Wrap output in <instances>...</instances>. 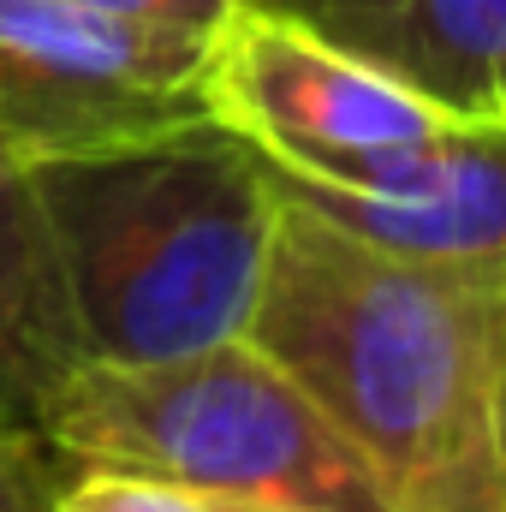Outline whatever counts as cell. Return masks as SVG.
<instances>
[{
  "mask_svg": "<svg viewBox=\"0 0 506 512\" xmlns=\"http://www.w3.org/2000/svg\"><path fill=\"white\" fill-rule=\"evenodd\" d=\"M96 18H126V24H155V30H179V36H221L239 12V0H60Z\"/></svg>",
  "mask_w": 506,
  "mask_h": 512,
  "instance_id": "obj_10",
  "label": "cell"
},
{
  "mask_svg": "<svg viewBox=\"0 0 506 512\" xmlns=\"http://www.w3.org/2000/svg\"><path fill=\"white\" fill-rule=\"evenodd\" d=\"M36 453H42V441L36 435H24L18 447H12V465H6V477H0V512H42L48 507V495H42V477H36Z\"/></svg>",
  "mask_w": 506,
  "mask_h": 512,
  "instance_id": "obj_11",
  "label": "cell"
},
{
  "mask_svg": "<svg viewBox=\"0 0 506 512\" xmlns=\"http://www.w3.org/2000/svg\"><path fill=\"white\" fill-rule=\"evenodd\" d=\"M84 358L155 364L245 340L280 191L215 114L24 167Z\"/></svg>",
  "mask_w": 506,
  "mask_h": 512,
  "instance_id": "obj_2",
  "label": "cell"
},
{
  "mask_svg": "<svg viewBox=\"0 0 506 512\" xmlns=\"http://www.w3.org/2000/svg\"><path fill=\"white\" fill-rule=\"evenodd\" d=\"M78 358L42 209L24 167L0 161V435H36L48 393Z\"/></svg>",
  "mask_w": 506,
  "mask_h": 512,
  "instance_id": "obj_8",
  "label": "cell"
},
{
  "mask_svg": "<svg viewBox=\"0 0 506 512\" xmlns=\"http://www.w3.org/2000/svg\"><path fill=\"white\" fill-rule=\"evenodd\" d=\"M215 42L60 0H0V161L30 167L209 114Z\"/></svg>",
  "mask_w": 506,
  "mask_h": 512,
  "instance_id": "obj_4",
  "label": "cell"
},
{
  "mask_svg": "<svg viewBox=\"0 0 506 512\" xmlns=\"http://www.w3.org/2000/svg\"><path fill=\"white\" fill-rule=\"evenodd\" d=\"M495 501L506 512V316H501V352H495Z\"/></svg>",
  "mask_w": 506,
  "mask_h": 512,
  "instance_id": "obj_12",
  "label": "cell"
},
{
  "mask_svg": "<svg viewBox=\"0 0 506 512\" xmlns=\"http://www.w3.org/2000/svg\"><path fill=\"white\" fill-rule=\"evenodd\" d=\"M203 96L209 114L286 179H334L370 149L459 120L316 30L256 6H239L221 30Z\"/></svg>",
  "mask_w": 506,
  "mask_h": 512,
  "instance_id": "obj_5",
  "label": "cell"
},
{
  "mask_svg": "<svg viewBox=\"0 0 506 512\" xmlns=\"http://www.w3.org/2000/svg\"><path fill=\"white\" fill-rule=\"evenodd\" d=\"M501 316L506 274L387 256L280 191L245 340L358 447L387 512H501Z\"/></svg>",
  "mask_w": 506,
  "mask_h": 512,
  "instance_id": "obj_1",
  "label": "cell"
},
{
  "mask_svg": "<svg viewBox=\"0 0 506 512\" xmlns=\"http://www.w3.org/2000/svg\"><path fill=\"white\" fill-rule=\"evenodd\" d=\"M274 185L286 197H298L310 215H322L328 227H340L387 256L506 274V120H465L453 131L441 173L405 197L304 185L286 173H274Z\"/></svg>",
  "mask_w": 506,
  "mask_h": 512,
  "instance_id": "obj_7",
  "label": "cell"
},
{
  "mask_svg": "<svg viewBox=\"0 0 506 512\" xmlns=\"http://www.w3.org/2000/svg\"><path fill=\"white\" fill-rule=\"evenodd\" d=\"M42 512H209L203 495L143 477V471H114V465H78L66 489L48 495Z\"/></svg>",
  "mask_w": 506,
  "mask_h": 512,
  "instance_id": "obj_9",
  "label": "cell"
},
{
  "mask_svg": "<svg viewBox=\"0 0 506 512\" xmlns=\"http://www.w3.org/2000/svg\"><path fill=\"white\" fill-rule=\"evenodd\" d=\"M209 512H322V507H298V501H245V495H203Z\"/></svg>",
  "mask_w": 506,
  "mask_h": 512,
  "instance_id": "obj_13",
  "label": "cell"
},
{
  "mask_svg": "<svg viewBox=\"0 0 506 512\" xmlns=\"http://www.w3.org/2000/svg\"><path fill=\"white\" fill-rule=\"evenodd\" d=\"M24 435H0V477H6V465H12V447H18Z\"/></svg>",
  "mask_w": 506,
  "mask_h": 512,
  "instance_id": "obj_14",
  "label": "cell"
},
{
  "mask_svg": "<svg viewBox=\"0 0 506 512\" xmlns=\"http://www.w3.org/2000/svg\"><path fill=\"white\" fill-rule=\"evenodd\" d=\"M36 441L66 465H114L191 495L387 512V495L328 411L251 340L185 358H78L36 417Z\"/></svg>",
  "mask_w": 506,
  "mask_h": 512,
  "instance_id": "obj_3",
  "label": "cell"
},
{
  "mask_svg": "<svg viewBox=\"0 0 506 512\" xmlns=\"http://www.w3.org/2000/svg\"><path fill=\"white\" fill-rule=\"evenodd\" d=\"M358 54L459 120H506V0H239Z\"/></svg>",
  "mask_w": 506,
  "mask_h": 512,
  "instance_id": "obj_6",
  "label": "cell"
}]
</instances>
